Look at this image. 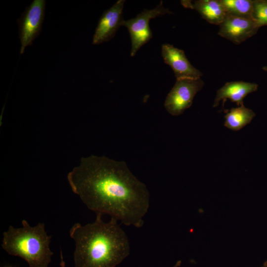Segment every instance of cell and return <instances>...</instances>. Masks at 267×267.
Here are the masks:
<instances>
[{
	"label": "cell",
	"instance_id": "cell-1",
	"mask_svg": "<svg viewBox=\"0 0 267 267\" xmlns=\"http://www.w3.org/2000/svg\"><path fill=\"white\" fill-rule=\"evenodd\" d=\"M67 178L73 192L96 214L108 215L127 226H143L149 192L125 161L94 155L83 157Z\"/></svg>",
	"mask_w": 267,
	"mask_h": 267
},
{
	"label": "cell",
	"instance_id": "cell-2",
	"mask_svg": "<svg viewBox=\"0 0 267 267\" xmlns=\"http://www.w3.org/2000/svg\"><path fill=\"white\" fill-rule=\"evenodd\" d=\"M102 216L96 214L93 222H77L71 228L75 267H116L130 254L128 237L118 221L111 218L105 222Z\"/></svg>",
	"mask_w": 267,
	"mask_h": 267
},
{
	"label": "cell",
	"instance_id": "cell-3",
	"mask_svg": "<svg viewBox=\"0 0 267 267\" xmlns=\"http://www.w3.org/2000/svg\"><path fill=\"white\" fill-rule=\"evenodd\" d=\"M22 227L10 225L3 232L1 247L8 254L24 259L30 267H48L53 253L50 249L51 236L44 223L35 226L23 220Z\"/></svg>",
	"mask_w": 267,
	"mask_h": 267
},
{
	"label": "cell",
	"instance_id": "cell-4",
	"mask_svg": "<svg viewBox=\"0 0 267 267\" xmlns=\"http://www.w3.org/2000/svg\"><path fill=\"white\" fill-rule=\"evenodd\" d=\"M166 14H171L172 12L168 8H165L161 1L153 9H144L135 17L123 20L122 26L128 29L131 36L132 57H134L138 49L152 38L149 25L150 19Z\"/></svg>",
	"mask_w": 267,
	"mask_h": 267
},
{
	"label": "cell",
	"instance_id": "cell-5",
	"mask_svg": "<svg viewBox=\"0 0 267 267\" xmlns=\"http://www.w3.org/2000/svg\"><path fill=\"white\" fill-rule=\"evenodd\" d=\"M204 83L200 79H178L168 94L164 106L173 116L183 113L192 104L196 94L203 87Z\"/></svg>",
	"mask_w": 267,
	"mask_h": 267
},
{
	"label": "cell",
	"instance_id": "cell-6",
	"mask_svg": "<svg viewBox=\"0 0 267 267\" xmlns=\"http://www.w3.org/2000/svg\"><path fill=\"white\" fill-rule=\"evenodd\" d=\"M45 4V0H33L17 19L20 54H23L25 48L32 45L39 35L44 19Z\"/></svg>",
	"mask_w": 267,
	"mask_h": 267
},
{
	"label": "cell",
	"instance_id": "cell-7",
	"mask_svg": "<svg viewBox=\"0 0 267 267\" xmlns=\"http://www.w3.org/2000/svg\"><path fill=\"white\" fill-rule=\"evenodd\" d=\"M219 26L218 35L235 44L254 36L259 28L252 18L229 14Z\"/></svg>",
	"mask_w": 267,
	"mask_h": 267
},
{
	"label": "cell",
	"instance_id": "cell-8",
	"mask_svg": "<svg viewBox=\"0 0 267 267\" xmlns=\"http://www.w3.org/2000/svg\"><path fill=\"white\" fill-rule=\"evenodd\" d=\"M125 0H119L100 17L93 36L92 44H99L114 38L124 20L123 11Z\"/></svg>",
	"mask_w": 267,
	"mask_h": 267
},
{
	"label": "cell",
	"instance_id": "cell-9",
	"mask_svg": "<svg viewBox=\"0 0 267 267\" xmlns=\"http://www.w3.org/2000/svg\"><path fill=\"white\" fill-rule=\"evenodd\" d=\"M161 55L164 62L172 68L177 79H200L202 76V73L191 64L183 50L165 44L162 45Z\"/></svg>",
	"mask_w": 267,
	"mask_h": 267
},
{
	"label": "cell",
	"instance_id": "cell-10",
	"mask_svg": "<svg viewBox=\"0 0 267 267\" xmlns=\"http://www.w3.org/2000/svg\"><path fill=\"white\" fill-rule=\"evenodd\" d=\"M185 8L197 11L208 23L220 25L225 18L227 13L221 0H181Z\"/></svg>",
	"mask_w": 267,
	"mask_h": 267
},
{
	"label": "cell",
	"instance_id": "cell-11",
	"mask_svg": "<svg viewBox=\"0 0 267 267\" xmlns=\"http://www.w3.org/2000/svg\"><path fill=\"white\" fill-rule=\"evenodd\" d=\"M258 87V85L253 83L243 81L227 82L217 91L213 106H217L221 100H223V106L226 99L235 102L238 106L243 105V99L248 94L256 91Z\"/></svg>",
	"mask_w": 267,
	"mask_h": 267
},
{
	"label": "cell",
	"instance_id": "cell-12",
	"mask_svg": "<svg viewBox=\"0 0 267 267\" xmlns=\"http://www.w3.org/2000/svg\"><path fill=\"white\" fill-rule=\"evenodd\" d=\"M255 116V114L250 109L244 105L236 108H232L224 116V126L237 131L249 124Z\"/></svg>",
	"mask_w": 267,
	"mask_h": 267
},
{
	"label": "cell",
	"instance_id": "cell-13",
	"mask_svg": "<svg viewBox=\"0 0 267 267\" xmlns=\"http://www.w3.org/2000/svg\"><path fill=\"white\" fill-rule=\"evenodd\" d=\"M227 14L252 18L254 0H221Z\"/></svg>",
	"mask_w": 267,
	"mask_h": 267
},
{
	"label": "cell",
	"instance_id": "cell-14",
	"mask_svg": "<svg viewBox=\"0 0 267 267\" xmlns=\"http://www.w3.org/2000/svg\"><path fill=\"white\" fill-rule=\"evenodd\" d=\"M252 18L259 28L267 25V0H254Z\"/></svg>",
	"mask_w": 267,
	"mask_h": 267
},
{
	"label": "cell",
	"instance_id": "cell-15",
	"mask_svg": "<svg viewBox=\"0 0 267 267\" xmlns=\"http://www.w3.org/2000/svg\"><path fill=\"white\" fill-rule=\"evenodd\" d=\"M60 266L61 267H65V263L64 261L63 257V254L61 250H60Z\"/></svg>",
	"mask_w": 267,
	"mask_h": 267
},
{
	"label": "cell",
	"instance_id": "cell-16",
	"mask_svg": "<svg viewBox=\"0 0 267 267\" xmlns=\"http://www.w3.org/2000/svg\"><path fill=\"white\" fill-rule=\"evenodd\" d=\"M181 261H178L173 267H179L181 265Z\"/></svg>",
	"mask_w": 267,
	"mask_h": 267
},
{
	"label": "cell",
	"instance_id": "cell-17",
	"mask_svg": "<svg viewBox=\"0 0 267 267\" xmlns=\"http://www.w3.org/2000/svg\"><path fill=\"white\" fill-rule=\"evenodd\" d=\"M260 267H267V261H266L264 264Z\"/></svg>",
	"mask_w": 267,
	"mask_h": 267
},
{
	"label": "cell",
	"instance_id": "cell-18",
	"mask_svg": "<svg viewBox=\"0 0 267 267\" xmlns=\"http://www.w3.org/2000/svg\"><path fill=\"white\" fill-rule=\"evenodd\" d=\"M263 69L264 71H267V66H265L263 67Z\"/></svg>",
	"mask_w": 267,
	"mask_h": 267
}]
</instances>
